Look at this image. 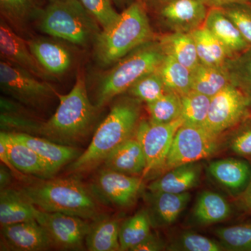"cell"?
Listing matches in <instances>:
<instances>
[{"label": "cell", "mask_w": 251, "mask_h": 251, "mask_svg": "<svg viewBox=\"0 0 251 251\" xmlns=\"http://www.w3.org/2000/svg\"><path fill=\"white\" fill-rule=\"evenodd\" d=\"M27 44L41 67L52 76L62 75L72 65L70 52L57 43L41 38L31 39Z\"/></svg>", "instance_id": "cb8c5ba5"}, {"label": "cell", "mask_w": 251, "mask_h": 251, "mask_svg": "<svg viewBox=\"0 0 251 251\" xmlns=\"http://www.w3.org/2000/svg\"><path fill=\"white\" fill-rule=\"evenodd\" d=\"M152 40L153 31L145 8L140 2L132 3L116 22L102 29L97 36L94 42L96 57L100 65H111Z\"/></svg>", "instance_id": "277c9868"}, {"label": "cell", "mask_w": 251, "mask_h": 251, "mask_svg": "<svg viewBox=\"0 0 251 251\" xmlns=\"http://www.w3.org/2000/svg\"><path fill=\"white\" fill-rule=\"evenodd\" d=\"M224 143L225 133L216 134L204 126L183 123L175 135L164 173L181 165L210 158L219 152Z\"/></svg>", "instance_id": "52a82bcc"}, {"label": "cell", "mask_w": 251, "mask_h": 251, "mask_svg": "<svg viewBox=\"0 0 251 251\" xmlns=\"http://www.w3.org/2000/svg\"><path fill=\"white\" fill-rule=\"evenodd\" d=\"M181 118L184 124L204 126L209 113L211 97L192 90L181 96Z\"/></svg>", "instance_id": "1f68e13d"}, {"label": "cell", "mask_w": 251, "mask_h": 251, "mask_svg": "<svg viewBox=\"0 0 251 251\" xmlns=\"http://www.w3.org/2000/svg\"><path fill=\"white\" fill-rule=\"evenodd\" d=\"M36 221L46 229L54 247L65 251L83 250L84 242L90 229L87 220L39 209Z\"/></svg>", "instance_id": "7c38bea8"}, {"label": "cell", "mask_w": 251, "mask_h": 251, "mask_svg": "<svg viewBox=\"0 0 251 251\" xmlns=\"http://www.w3.org/2000/svg\"><path fill=\"white\" fill-rule=\"evenodd\" d=\"M120 220L101 215L90 224L85 239L87 250L118 251L120 250Z\"/></svg>", "instance_id": "d4e9b609"}, {"label": "cell", "mask_w": 251, "mask_h": 251, "mask_svg": "<svg viewBox=\"0 0 251 251\" xmlns=\"http://www.w3.org/2000/svg\"><path fill=\"white\" fill-rule=\"evenodd\" d=\"M37 19L41 31L75 45L95 42L101 31L78 0H49Z\"/></svg>", "instance_id": "5b68a950"}, {"label": "cell", "mask_w": 251, "mask_h": 251, "mask_svg": "<svg viewBox=\"0 0 251 251\" xmlns=\"http://www.w3.org/2000/svg\"><path fill=\"white\" fill-rule=\"evenodd\" d=\"M21 190L41 211L64 213L87 221L103 215L90 188L75 176L39 179Z\"/></svg>", "instance_id": "3957f363"}, {"label": "cell", "mask_w": 251, "mask_h": 251, "mask_svg": "<svg viewBox=\"0 0 251 251\" xmlns=\"http://www.w3.org/2000/svg\"><path fill=\"white\" fill-rule=\"evenodd\" d=\"M165 54L158 41H150L115 63L97 90L95 106L100 109L115 97L129 90L135 82L161 66Z\"/></svg>", "instance_id": "8992f818"}, {"label": "cell", "mask_w": 251, "mask_h": 251, "mask_svg": "<svg viewBox=\"0 0 251 251\" xmlns=\"http://www.w3.org/2000/svg\"><path fill=\"white\" fill-rule=\"evenodd\" d=\"M165 55L171 56L192 72L200 64L196 43L191 33L173 31L158 40Z\"/></svg>", "instance_id": "4316f807"}, {"label": "cell", "mask_w": 251, "mask_h": 251, "mask_svg": "<svg viewBox=\"0 0 251 251\" xmlns=\"http://www.w3.org/2000/svg\"><path fill=\"white\" fill-rule=\"evenodd\" d=\"M183 123L181 118L168 124L153 123L150 120L140 121L135 135L141 143L146 159V167L141 176L143 179L164 173L175 135Z\"/></svg>", "instance_id": "9c48e42d"}, {"label": "cell", "mask_w": 251, "mask_h": 251, "mask_svg": "<svg viewBox=\"0 0 251 251\" xmlns=\"http://www.w3.org/2000/svg\"><path fill=\"white\" fill-rule=\"evenodd\" d=\"M166 249V244L161 238L151 233L145 240L133 248L132 251H159Z\"/></svg>", "instance_id": "b9f144b4"}, {"label": "cell", "mask_w": 251, "mask_h": 251, "mask_svg": "<svg viewBox=\"0 0 251 251\" xmlns=\"http://www.w3.org/2000/svg\"><path fill=\"white\" fill-rule=\"evenodd\" d=\"M204 26L226 48L231 58L251 47L221 8L209 9Z\"/></svg>", "instance_id": "7402d4cb"}, {"label": "cell", "mask_w": 251, "mask_h": 251, "mask_svg": "<svg viewBox=\"0 0 251 251\" xmlns=\"http://www.w3.org/2000/svg\"><path fill=\"white\" fill-rule=\"evenodd\" d=\"M52 247L49 234L36 220L1 227V251H44Z\"/></svg>", "instance_id": "4fadbf2b"}, {"label": "cell", "mask_w": 251, "mask_h": 251, "mask_svg": "<svg viewBox=\"0 0 251 251\" xmlns=\"http://www.w3.org/2000/svg\"><path fill=\"white\" fill-rule=\"evenodd\" d=\"M0 54L3 60L22 67L41 80L47 81L53 79L54 77L41 67L31 52L27 42L17 35L2 21L0 25Z\"/></svg>", "instance_id": "5bb4252c"}, {"label": "cell", "mask_w": 251, "mask_h": 251, "mask_svg": "<svg viewBox=\"0 0 251 251\" xmlns=\"http://www.w3.org/2000/svg\"><path fill=\"white\" fill-rule=\"evenodd\" d=\"M145 198L151 226L161 227L176 222L191 201V196L188 192L176 194L149 191Z\"/></svg>", "instance_id": "ac0fdd59"}, {"label": "cell", "mask_w": 251, "mask_h": 251, "mask_svg": "<svg viewBox=\"0 0 251 251\" xmlns=\"http://www.w3.org/2000/svg\"><path fill=\"white\" fill-rule=\"evenodd\" d=\"M231 212V206L224 196L214 191H204L198 196L192 216L196 224L208 226L226 221Z\"/></svg>", "instance_id": "484cf974"}, {"label": "cell", "mask_w": 251, "mask_h": 251, "mask_svg": "<svg viewBox=\"0 0 251 251\" xmlns=\"http://www.w3.org/2000/svg\"><path fill=\"white\" fill-rule=\"evenodd\" d=\"M195 43L200 63L211 67H224L231 58L223 44L204 26L191 32Z\"/></svg>", "instance_id": "83f0119b"}, {"label": "cell", "mask_w": 251, "mask_h": 251, "mask_svg": "<svg viewBox=\"0 0 251 251\" xmlns=\"http://www.w3.org/2000/svg\"><path fill=\"white\" fill-rule=\"evenodd\" d=\"M151 221L147 209H142L120 226V250L132 251L150 235Z\"/></svg>", "instance_id": "f546056e"}, {"label": "cell", "mask_w": 251, "mask_h": 251, "mask_svg": "<svg viewBox=\"0 0 251 251\" xmlns=\"http://www.w3.org/2000/svg\"><path fill=\"white\" fill-rule=\"evenodd\" d=\"M202 174V166L198 162L186 163L172 168L158 176L148 186L150 192L184 193L197 186Z\"/></svg>", "instance_id": "ffe728a7"}, {"label": "cell", "mask_w": 251, "mask_h": 251, "mask_svg": "<svg viewBox=\"0 0 251 251\" xmlns=\"http://www.w3.org/2000/svg\"><path fill=\"white\" fill-rule=\"evenodd\" d=\"M105 168L132 176H142L146 167L143 147L135 134L109 154Z\"/></svg>", "instance_id": "44dd1931"}, {"label": "cell", "mask_w": 251, "mask_h": 251, "mask_svg": "<svg viewBox=\"0 0 251 251\" xmlns=\"http://www.w3.org/2000/svg\"><path fill=\"white\" fill-rule=\"evenodd\" d=\"M250 114L249 95L229 84L211 97L204 127L216 134H224Z\"/></svg>", "instance_id": "8fae6325"}, {"label": "cell", "mask_w": 251, "mask_h": 251, "mask_svg": "<svg viewBox=\"0 0 251 251\" xmlns=\"http://www.w3.org/2000/svg\"><path fill=\"white\" fill-rule=\"evenodd\" d=\"M142 103L131 96L119 99L96 130L86 150L69 164L68 172L79 175L95 169L112 151L133 136L140 122Z\"/></svg>", "instance_id": "6da1fadb"}, {"label": "cell", "mask_w": 251, "mask_h": 251, "mask_svg": "<svg viewBox=\"0 0 251 251\" xmlns=\"http://www.w3.org/2000/svg\"><path fill=\"white\" fill-rule=\"evenodd\" d=\"M158 72L168 90L180 96L192 91V72L171 56L165 55Z\"/></svg>", "instance_id": "4dcf8cb0"}, {"label": "cell", "mask_w": 251, "mask_h": 251, "mask_svg": "<svg viewBox=\"0 0 251 251\" xmlns=\"http://www.w3.org/2000/svg\"><path fill=\"white\" fill-rule=\"evenodd\" d=\"M221 9L251 46V4H232Z\"/></svg>", "instance_id": "60d3db41"}, {"label": "cell", "mask_w": 251, "mask_h": 251, "mask_svg": "<svg viewBox=\"0 0 251 251\" xmlns=\"http://www.w3.org/2000/svg\"><path fill=\"white\" fill-rule=\"evenodd\" d=\"M12 175V172L10 171L7 167L1 165L0 167V188L1 190L9 188L8 186L11 184Z\"/></svg>", "instance_id": "ee69618b"}, {"label": "cell", "mask_w": 251, "mask_h": 251, "mask_svg": "<svg viewBox=\"0 0 251 251\" xmlns=\"http://www.w3.org/2000/svg\"><path fill=\"white\" fill-rule=\"evenodd\" d=\"M209 176L233 196H239L247 188L251 176V165L247 160L226 158L211 162Z\"/></svg>", "instance_id": "e0dca14e"}, {"label": "cell", "mask_w": 251, "mask_h": 251, "mask_svg": "<svg viewBox=\"0 0 251 251\" xmlns=\"http://www.w3.org/2000/svg\"><path fill=\"white\" fill-rule=\"evenodd\" d=\"M128 92L131 97L148 104L161 98L169 90L165 85L158 69L135 82Z\"/></svg>", "instance_id": "836d02e7"}, {"label": "cell", "mask_w": 251, "mask_h": 251, "mask_svg": "<svg viewBox=\"0 0 251 251\" xmlns=\"http://www.w3.org/2000/svg\"><path fill=\"white\" fill-rule=\"evenodd\" d=\"M85 9L99 23L102 29L110 27L120 14L112 5V0H78Z\"/></svg>", "instance_id": "ab89813d"}, {"label": "cell", "mask_w": 251, "mask_h": 251, "mask_svg": "<svg viewBox=\"0 0 251 251\" xmlns=\"http://www.w3.org/2000/svg\"><path fill=\"white\" fill-rule=\"evenodd\" d=\"M215 234L225 251H251V223L220 227Z\"/></svg>", "instance_id": "e575fe53"}, {"label": "cell", "mask_w": 251, "mask_h": 251, "mask_svg": "<svg viewBox=\"0 0 251 251\" xmlns=\"http://www.w3.org/2000/svg\"><path fill=\"white\" fill-rule=\"evenodd\" d=\"M41 8L35 0H0V10L4 17L16 23H26L37 19Z\"/></svg>", "instance_id": "74e56055"}, {"label": "cell", "mask_w": 251, "mask_h": 251, "mask_svg": "<svg viewBox=\"0 0 251 251\" xmlns=\"http://www.w3.org/2000/svg\"><path fill=\"white\" fill-rule=\"evenodd\" d=\"M0 85L4 94L29 108H42L57 96L47 81L5 60L0 62Z\"/></svg>", "instance_id": "ba28073f"}, {"label": "cell", "mask_w": 251, "mask_h": 251, "mask_svg": "<svg viewBox=\"0 0 251 251\" xmlns=\"http://www.w3.org/2000/svg\"><path fill=\"white\" fill-rule=\"evenodd\" d=\"M208 8H222L232 4H251V0H201Z\"/></svg>", "instance_id": "7bdbcfd3"}, {"label": "cell", "mask_w": 251, "mask_h": 251, "mask_svg": "<svg viewBox=\"0 0 251 251\" xmlns=\"http://www.w3.org/2000/svg\"><path fill=\"white\" fill-rule=\"evenodd\" d=\"M39 209L22 190L6 188L0 193V225L1 227L36 220Z\"/></svg>", "instance_id": "603a6c76"}, {"label": "cell", "mask_w": 251, "mask_h": 251, "mask_svg": "<svg viewBox=\"0 0 251 251\" xmlns=\"http://www.w3.org/2000/svg\"><path fill=\"white\" fill-rule=\"evenodd\" d=\"M171 251H223L224 248L219 242L213 240L194 232H185L180 234L167 247Z\"/></svg>", "instance_id": "f35d334b"}, {"label": "cell", "mask_w": 251, "mask_h": 251, "mask_svg": "<svg viewBox=\"0 0 251 251\" xmlns=\"http://www.w3.org/2000/svg\"><path fill=\"white\" fill-rule=\"evenodd\" d=\"M225 135V144L232 152L243 158H251V113Z\"/></svg>", "instance_id": "8d00e7d4"}, {"label": "cell", "mask_w": 251, "mask_h": 251, "mask_svg": "<svg viewBox=\"0 0 251 251\" xmlns=\"http://www.w3.org/2000/svg\"><path fill=\"white\" fill-rule=\"evenodd\" d=\"M225 67L228 72L231 84L247 94L251 93V46L227 59Z\"/></svg>", "instance_id": "d590c367"}, {"label": "cell", "mask_w": 251, "mask_h": 251, "mask_svg": "<svg viewBox=\"0 0 251 251\" xmlns=\"http://www.w3.org/2000/svg\"><path fill=\"white\" fill-rule=\"evenodd\" d=\"M144 179L104 168L94 178L90 190L99 202L118 208L130 207L143 192Z\"/></svg>", "instance_id": "30bf717a"}, {"label": "cell", "mask_w": 251, "mask_h": 251, "mask_svg": "<svg viewBox=\"0 0 251 251\" xmlns=\"http://www.w3.org/2000/svg\"><path fill=\"white\" fill-rule=\"evenodd\" d=\"M231 84L226 67L199 64L192 71V90L213 97Z\"/></svg>", "instance_id": "f1b7e54d"}, {"label": "cell", "mask_w": 251, "mask_h": 251, "mask_svg": "<svg viewBox=\"0 0 251 251\" xmlns=\"http://www.w3.org/2000/svg\"><path fill=\"white\" fill-rule=\"evenodd\" d=\"M240 203L244 210L251 213V176L247 188L240 196Z\"/></svg>", "instance_id": "f6af8a7d"}, {"label": "cell", "mask_w": 251, "mask_h": 251, "mask_svg": "<svg viewBox=\"0 0 251 251\" xmlns=\"http://www.w3.org/2000/svg\"><path fill=\"white\" fill-rule=\"evenodd\" d=\"M0 142L4 145L11 164L23 174L36 176L39 179H50L55 175L32 149L15 138L9 132L1 131Z\"/></svg>", "instance_id": "2e32d148"}, {"label": "cell", "mask_w": 251, "mask_h": 251, "mask_svg": "<svg viewBox=\"0 0 251 251\" xmlns=\"http://www.w3.org/2000/svg\"><path fill=\"white\" fill-rule=\"evenodd\" d=\"M208 11L201 0H168L160 14L173 31L191 33L204 26Z\"/></svg>", "instance_id": "9a60e30c"}, {"label": "cell", "mask_w": 251, "mask_h": 251, "mask_svg": "<svg viewBox=\"0 0 251 251\" xmlns=\"http://www.w3.org/2000/svg\"><path fill=\"white\" fill-rule=\"evenodd\" d=\"M249 95V110H250V112L251 113V93L248 94Z\"/></svg>", "instance_id": "bcb514c9"}, {"label": "cell", "mask_w": 251, "mask_h": 251, "mask_svg": "<svg viewBox=\"0 0 251 251\" xmlns=\"http://www.w3.org/2000/svg\"><path fill=\"white\" fill-rule=\"evenodd\" d=\"M165 1H168V0H164Z\"/></svg>", "instance_id": "7dc6e473"}, {"label": "cell", "mask_w": 251, "mask_h": 251, "mask_svg": "<svg viewBox=\"0 0 251 251\" xmlns=\"http://www.w3.org/2000/svg\"><path fill=\"white\" fill-rule=\"evenodd\" d=\"M10 133L32 149L49 165L55 175L63 167L71 164L83 152L75 147L60 145L42 137L25 133Z\"/></svg>", "instance_id": "d6986e66"}, {"label": "cell", "mask_w": 251, "mask_h": 251, "mask_svg": "<svg viewBox=\"0 0 251 251\" xmlns=\"http://www.w3.org/2000/svg\"><path fill=\"white\" fill-rule=\"evenodd\" d=\"M147 108L153 123H171L181 118V96L169 91L152 103L147 104Z\"/></svg>", "instance_id": "d6a6232c"}, {"label": "cell", "mask_w": 251, "mask_h": 251, "mask_svg": "<svg viewBox=\"0 0 251 251\" xmlns=\"http://www.w3.org/2000/svg\"><path fill=\"white\" fill-rule=\"evenodd\" d=\"M57 98L59 106L54 115L48 121H38L31 135L75 147L90 134L99 109L91 103L82 75L69 93L57 94Z\"/></svg>", "instance_id": "7a4b0ae2"}]
</instances>
